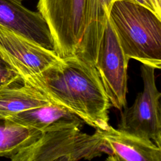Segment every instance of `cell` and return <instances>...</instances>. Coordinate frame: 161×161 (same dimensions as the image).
<instances>
[{
    "mask_svg": "<svg viewBox=\"0 0 161 161\" xmlns=\"http://www.w3.org/2000/svg\"><path fill=\"white\" fill-rule=\"evenodd\" d=\"M22 82L35 87L51 103L74 113L96 129L104 130L109 125L111 103L97 70L77 57L60 58Z\"/></svg>",
    "mask_w": 161,
    "mask_h": 161,
    "instance_id": "cell-1",
    "label": "cell"
},
{
    "mask_svg": "<svg viewBox=\"0 0 161 161\" xmlns=\"http://www.w3.org/2000/svg\"><path fill=\"white\" fill-rule=\"evenodd\" d=\"M37 9L47 23L59 57L75 56L95 66L103 35L92 23L89 0H38Z\"/></svg>",
    "mask_w": 161,
    "mask_h": 161,
    "instance_id": "cell-2",
    "label": "cell"
},
{
    "mask_svg": "<svg viewBox=\"0 0 161 161\" xmlns=\"http://www.w3.org/2000/svg\"><path fill=\"white\" fill-rule=\"evenodd\" d=\"M108 19L128 58L160 69L161 19L141 4L116 0L111 6Z\"/></svg>",
    "mask_w": 161,
    "mask_h": 161,
    "instance_id": "cell-3",
    "label": "cell"
},
{
    "mask_svg": "<svg viewBox=\"0 0 161 161\" xmlns=\"http://www.w3.org/2000/svg\"><path fill=\"white\" fill-rule=\"evenodd\" d=\"M71 126L43 133L31 145L10 157L13 161L91 160L108 153L98 129L93 134Z\"/></svg>",
    "mask_w": 161,
    "mask_h": 161,
    "instance_id": "cell-4",
    "label": "cell"
},
{
    "mask_svg": "<svg viewBox=\"0 0 161 161\" xmlns=\"http://www.w3.org/2000/svg\"><path fill=\"white\" fill-rule=\"evenodd\" d=\"M140 70L143 91L121 112L118 129L149 139L161 147V93L156 85L155 69L142 64Z\"/></svg>",
    "mask_w": 161,
    "mask_h": 161,
    "instance_id": "cell-5",
    "label": "cell"
},
{
    "mask_svg": "<svg viewBox=\"0 0 161 161\" xmlns=\"http://www.w3.org/2000/svg\"><path fill=\"white\" fill-rule=\"evenodd\" d=\"M129 60L108 19L94 67L111 104L120 111L126 106Z\"/></svg>",
    "mask_w": 161,
    "mask_h": 161,
    "instance_id": "cell-6",
    "label": "cell"
},
{
    "mask_svg": "<svg viewBox=\"0 0 161 161\" xmlns=\"http://www.w3.org/2000/svg\"><path fill=\"white\" fill-rule=\"evenodd\" d=\"M0 53L22 82L57 62L59 57L47 49L0 25Z\"/></svg>",
    "mask_w": 161,
    "mask_h": 161,
    "instance_id": "cell-7",
    "label": "cell"
},
{
    "mask_svg": "<svg viewBox=\"0 0 161 161\" xmlns=\"http://www.w3.org/2000/svg\"><path fill=\"white\" fill-rule=\"evenodd\" d=\"M0 25L53 50V39L42 15L25 8L19 0H0Z\"/></svg>",
    "mask_w": 161,
    "mask_h": 161,
    "instance_id": "cell-8",
    "label": "cell"
},
{
    "mask_svg": "<svg viewBox=\"0 0 161 161\" xmlns=\"http://www.w3.org/2000/svg\"><path fill=\"white\" fill-rule=\"evenodd\" d=\"M108 149L109 161H161V147L152 140L109 125L98 129Z\"/></svg>",
    "mask_w": 161,
    "mask_h": 161,
    "instance_id": "cell-9",
    "label": "cell"
},
{
    "mask_svg": "<svg viewBox=\"0 0 161 161\" xmlns=\"http://www.w3.org/2000/svg\"><path fill=\"white\" fill-rule=\"evenodd\" d=\"M7 118L43 133L71 126H82L84 122L74 113L52 103L27 109Z\"/></svg>",
    "mask_w": 161,
    "mask_h": 161,
    "instance_id": "cell-10",
    "label": "cell"
},
{
    "mask_svg": "<svg viewBox=\"0 0 161 161\" xmlns=\"http://www.w3.org/2000/svg\"><path fill=\"white\" fill-rule=\"evenodd\" d=\"M50 103L42 92L27 84L0 87L1 118H9L25 110Z\"/></svg>",
    "mask_w": 161,
    "mask_h": 161,
    "instance_id": "cell-11",
    "label": "cell"
},
{
    "mask_svg": "<svg viewBox=\"0 0 161 161\" xmlns=\"http://www.w3.org/2000/svg\"><path fill=\"white\" fill-rule=\"evenodd\" d=\"M43 132L0 117V157L10 158L36 141Z\"/></svg>",
    "mask_w": 161,
    "mask_h": 161,
    "instance_id": "cell-12",
    "label": "cell"
},
{
    "mask_svg": "<svg viewBox=\"0 0 161 161\" xmlns=\"http://www.w3.org/2000/svg\"><path fill=\"white\" fill-rule=\"evenodd\" d=\"M114 0H89L92 23L96 30L103 35L111 6Z\"/></svg>",
    "mask_w": 161,
    "mask_h": 161,
    "instance_id": "cell-13",
    "label": "cell"
},
{
    "mask_svg": "<svg viewBox=\"0 0 161 161\" xmlns=\"http://www.w3.org/2000/svg\"><path fill=\"white\" fill-rule=\"evenodd\" d=\"M20 77L0 53V87L18 84Z\"/></svg>",
    "mask_w": 161,
    "mask_h": 161,
    "instance_id": "cell-14",
    "label": "cell"
},
{
    "mask_svg": "<svg viewBox=\"0 0 161 161\" xmlns=\"http://www.w3.org/2000/svg\"><path fill=\"white\" fill-rule=\"evenodd\" d=\"M114 1H116V0H114ZM126 1H131V2H133V3H138L139 4H141L143 6H145V8L150 9L151 11H152L156 15V11L155 10V8L152 4V3L151 1V0H126ZM158 17V16H157Z\"/></svg>",
    "mask_w": 161,
    "mask_h": 161,
    "instance_id": "cell-15",
    "label": "cell"
},
{
    "mask_svg": "<svg viewBox=\"0 0 161 161\" xmlns=\"http://www.w3.org/2000/svg\"><path fill=\"white\" fill-rule=\"evenodd\" d=\"M157 16L161 19V0H151Z\"/></svg>",
    "mask_w": 161,
    "mask_h": 161,
    "instance_id": "cell-16",
    "label": "cell"
},
{
    "mask_svg": "<svg viewBox=\"0 0 161 161\" xmlns=\"http://www.w3.org/2000/svg\"><path fill=\"white\" fill-rule=\"evenodd\" d=\"M19 1H23V0H19Z\"/></svg>",
    "mask_w": 161,
    "mask_h": 161,
    "instance_id": "cell-17",
    "label": "cell"
}]
</instances>
